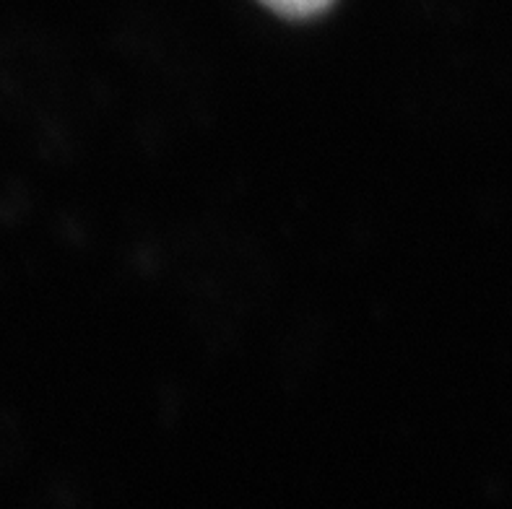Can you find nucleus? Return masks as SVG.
<instances>
[{"instance_id": "f257e3e1", "label": "nucleus", "mask_w": 512, "mask_h": 509, "mask_svg": "<svg viewBox=\"0 0 512 509\" xmlns=\"http://www.w3.org/2000/svg\"><path fill=\"white\" fill-rule=\"evenodd\" d=\"M260 3H266L271 11L281 13L286 19H310L328 11L336 0H260Z\"/></svg>"}]
</instances>
